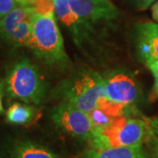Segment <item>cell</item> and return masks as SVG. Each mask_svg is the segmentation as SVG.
Returning <instances> with one entry per match:
<instances>
[{
    "label": "cell",
    "mask_w": 158,
    "mask_h": 158,
    "mask_svg": "<svg viewBox=\"0 0 158 158\" xmlns=\"http://www.w3.org/2000/svg\"><path fill=\"white\" fill-rule=\"evenodd\" d=\"M27 48L46 66L58 72H67L72 67L57 26L55 11L48 13L34 11Z\"/></svg>",
    "instance_id": "6da1fadb"
},
{
    "label": "cell",
    "mask_w": 158,
    "mask_h": 158,
    "mask_svg": "<svg viewBox=\"0 0 158 158\" xmlns=\"http://www.w3.org/2000/svg\"><path fill=\"white\" fill-rule=\"evenodd\" d=\"M3 85L10 99L40 105L45 98L47 85L44 77L39 69L26 57L10 65Z\"/></svg>",
    "instance_id": "7a4b0ae2"
},
{
    "label": "cell",
    "mask_w": 158,
    "mask_h": 158,
    "mask_svg": "<svg viewBox=\"0 0 158 158\" xmlns=\"http://www.w3.org/2000/svg\"><path fill=\"white\" fill-rule=\"evenodd\" d=\"M151 129L145 119L120 116L100 129H94L88 140L94 148L132 147L146 143Z\"/></svg>",
    "instance_id": "3957f363"
},
{
    "label": "cell",
    "mask_w": 158,
    "mask_h": 158,
    "mask_svg": "<svg viewBox=\"0 0 158 158\" xmlns=\"http://www.w3.org/2000/svg\"><path fill=\"white\" fill-rule=\"evenodd\" d=\"M58 95L62 103L89 113L97 108L98 99L106 97L105 78L94 70H78L61 83Z\"/></svg>",
    "instance_id": "277c9868"
},
{
    "label": "cell",
    "mask_w": 158,
    "mask_h": 158,
    "mask_svg": "<svg viewBox=\"0 0 158 158\" xmlns=\"http://www.w3.org/2000/svg\"><path fill=\"white\" fill-rule=\"evenodd\" d=\"M51 119L60 132L76 139L88 141L94 130L89 113L62 102L52 110Z\"/></svg>",
    "instance_id": "5b68a950"
},
{
    "label": "cell",
    "mask_w": 158,
    "mask_h": 158,
    "mask_svg": "<svg viewBox=\"0 0 158 158\" xmlns=\"http://www.w3.org/2000/svg\"><path fill=\"white\" fill-rule=\"evenodd\" d=\"M57 19L69 31L74 42L80 50L87 53L89 46L93 45L92 34L95 29L84 21L72 10L69 0H52Z\"/></svg>",
    "instance_id": "8992f818"
},
{
    "label": "cell",
    "mask_w": 158,
    "mask_h": 158,
    "mask_svg": "<svg viewBox=\"0 0 158 158\" xmlns=\"http://www.w3.org/2000/svg\"><path fill=\"white\" fill-rule=\"evenodd\" d=\"M70 7L84 21L94 28L98 24L113 22L119 15L110 0H69Z\"/></svg>",
    "instance_id": "52a82bcc"
},
{
    "label": "cell",
    "mask_w": 158,
    "mask_h": 158,
    "mask_svg": "<svg viewBox=\"0 0 158 158\" xmlns=\"http://www.w3.org/2000/svg\"><path fill=\"white\" fill-rule=\"evenodd\" d=\"M105 78L106 97L110 100L129 106L139 98V89L133 77L125 72H114Z\"/></svg>",
    "instance_id": "ba28073f"
},
{
    "label": "cell",
    "mask_w": 158,
    "mask_h": 158,
    "mask_svg": "<svg viewBox=\"0 0 158 158\" xmlns=\"http://www.w3.org/2000/svg\"><path fill=\"white\" fill-rule=\"evenodd\" d=\"M135 35L137 51L141 59L143 61L147 58L158 59V23L137 24Z\"/></svg>",
    "instance_id": "9c48e42d"
},
{
    "label": "cell",
    "mask_w": 158,
    "mask_h": 158,
    "mask_svg": "<svg viewBox=\"0 0 158 158\" xmlns=\"http://www.w3.org/2000/svg\"><path fill=\"white\" fill-rule=\"evenodd\" d=\"M7 158H60L52 149L29 139H15L6 146Z\"/></svg>",
    "instance_id": "30bf717a"
},
{
    "label": "cell",
    "mask_w": 158,
    "mask_h": 158,
    "mask_svg": "<svg viewBox=\"0 0 158 158\" xmlns=\"http://www.w3.org/2000/svg\"><path fill=\"white\" fill-rule=\"evenodd\" d=\"M73 158H151L144 144L132 147L88 148L78 153Z\"/></svg>",
    "instance_id": "8fae6325"
},
{
    "label": "cell",
    "mask_w": 158,
    "mask_h": 158,
    "mask_svg": "<svg viewBox=\"0 0 158 158\" xmlns=\"http://www.w3.org/2000/svg\"><path fill=\"white\" fill-rule=\"evenodd\" d=\"M34 10L33 6L19 5L0 20V38L8 43L15 30L21 23L32 17Z\"/></svg>",
    "instance_id": "7c38bea8"
},
{
    "label": "cell",
    "mask_w": 158,
    "mask_h": 158,
    "mask_svg": "<svg viewBox=\"0 0 158 158\" xmlns=\"http://www.w3.org/2000/svg\"><path fill=\"white\" fill-rule=\"evenodd\" d=\"M34 112L32 106L15 102L6 111V121L15 126L27 125L34 118Z\"/></svg>",
    "instance_id": "4fadbf2b"
},
{
    "label": "cell",
    "mask_w": 158,
    "mask_h": 158,
    "mask_svg": "<svg viewBox=\"0 0 158 158\" xmlns=\"http://www.w3.org/2000/svg\"><path fill=\"white\" fill-rule=\"evenodd\" d=\"M34 15V14H33ZM32 17L25 19L15 30L11 38L8 41V44L12 47H27L32 33Z\"/></svg>",
    "instance_id": "5bb4252c"
},
{
    "label": "cell",
    "mask_w": 158,
    "mask_h": 158,
    "mask_svg": "<svg viewBox=\"0 0 158 158\" xmlns=\"http://www.w3.org/2000/svg\"><path fill=\"white\" fill-rule=\"evenodd\" d=\"M97 107L101 109L103 112H105L113 118L126 116L125 114L128 111V106L112 101L106 97H102L98 99Z\"/></svg>",
    "instance_id": "9a60e30c"
},
{
    "label": "cell",
    "mask_w": 158,
    "mask_h": 158,
    "mask_svg": "<svg viewBox=\"0 0 158 158\" xmlns=\"http://www.w3.org/2000/svg\"><path fill=\"white\" fill-rule=\"evenodd\" d=\"M89 116H90L94 129H100L106 127L113 119L105 112H103L101 109L98 107L89 113Z\"/></svg>",
    "instance_id": "2e32d148"
},
{
    "label": "cell",
    "mask_w": 158,
    "mask_h": 158,
    "mask_svg": "<svg viewBox=\"0 0 158 158\" xmlns=\"http://www.w3.org/2000/svg\"><path fill=\"white\" fill-rule=\"evenodd\" d=\"M19 5L16 0H0V20Z\"/></svg>",
    "instance_id": "e0dca14e"
},
{
    "label": "cell",
    "mask_w": 158,
    "mask_h": 158,
    "mask_svg": "<svg viewBox=\"0 0 158 158\" xmlns=\"http://www.w3.org/2000/svg\"><path fill=\"white\" fill-rule=\"evenodd\" d=\"M151 158H158V137L151 130V134L145 143Z\"/></svg>",
    "instance_id": "ac0fdd59"
},
{
    "label": "cell",
    "mask_w": 158,
    "mask_h": 158,
    "mask_svg": "<svg viewBox=\"0 0 158 158\" xmlns=\"http://www.w3.org/2000/svg\"><path fill=\"white\" fill-rule=\"evenodd\" d=\"M158 0H129V2L140 11L147 10L148 7L153 6Z\"/></svg>",
    "instance_id": "d6986e66"
},
{
    "label": "cell",
    "mask_w": 158,
    "mask_h": 158,
    "mask_svg": "<svg viewBox=\"0 0 158 158\" xmlns=\"http://www.w3.org/2000/svg\"><path fill=\"white\" fill-rule=\"evenodd\" d=\"M143 62H145L148 69L155 77V78H158V59L155 58H147Z\"/></svg>",
    "instance_id": "ffe728a7"
},
{
    "label": "cell",
    "mask_w": 158,
    "mask_h": 158,
    "mask_svg": "<svg viewBox=\"0 0 158 158\" xmlns=\"http://www.w3.org/2000/svg\"><path fill=\"white\" fill-rule=\"evenodd\" d=\"M144 119L147 121L152 132L158 137V118L156 117H144Z\"/></svg>",
    "instance_id": "44dd1931"
},
{
    "label": "cell",
    "mask_w": 158,
    "mask_h": 158,
    "mask_svg": "<svg viewBox=\"0 0 158 158\" xmlns=\"http://www.w3.org/2000/svg\"><path fill=\"white\" fill-rule=\"evenodd\" d=\"M151 12H152L153 19L158 22V1H156L152 6H151Z\"/></svg>",
    "instance_id": "7402d4cb"
},
{
    "label": "cell",
    "mask_w": 158,
    "mask_h": 158,
    "mask_svg": "<svg viewBox=\"0 0 158 158\" xmlns=\"http://www.w3.org/2000/svg\"><path fill=\"white\" fill-rule=\"evenodd\" d=\"M3 89H4V85H3V83L1 82V80H0V115L3 114L4 112H5L4 106H3V101H2V99H3V97H2Z\"/></svg>",
    "instance_id": "603a6c76"
},
{
    "label": "cell",
    "mask_w": 158,
    "mask_h": 158,
    "mask_svg": "<svg viewBox=\"0 0 158 158\" xmlns=\"http://www.w3.org/2000/svg\"><path fill=\"white\" fill-rule=\"evenodd\" d=\"M35 0H22V5L25 6H33Z\"/></svg>",
    "instance_id": "cb8c5ba5"
},
{
    "label": "cell",
    "mask_w": 158,
    "mask_h": 158,
    "mask_svg": "<svg viewBox=\"0 0 158 158\" xmlns=\"http://www.w3.org/2000/svg\"><path fill=\"white\" fill-rule=\"evenodd\" d=\"M154 91H155L156 95L158 97V78L156 79V81H155V85H154Z\"/></svg>",
    "instance_id": "d4e9b609"
},
{
    "label": "cell",
    "mask_w": 158,
    "mask_h": 158,
    "mask_svg": "<svg viewBox=\"0 0 158 158\" xmlns=\"http://www.w3.org/2000/svg\"><path fill=\"white\" fill-rule=\"evenodd\" d=\"M18 3H19L20 5H22V0H16Z\"/></svg>",
    "instance_id": "484cf974"
}]
</instances>
